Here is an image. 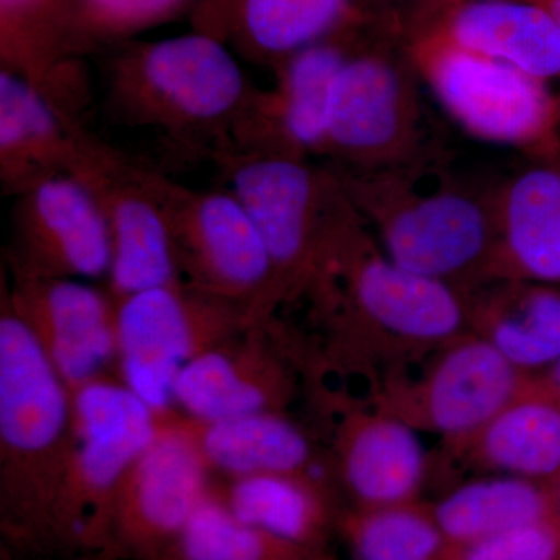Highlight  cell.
<instances>
[{"label": "cell", "instance_id": "cell-26", "mask_svg": "<svg viewBox=\"0 0 560 560\" xmlns=\"http://www.w3.org/2000/svg\"><path fill=\"white\" fill-rule=\"evenodd\" d=\"M183 420L212 475L224 480L268 474L315 475L318 451L287 412H254L209 422L183 416Z\"/></svg>", "mask_w": 560, "mask_h": 560}, {"label": "cell", "instance_id": "cell-28", "mask_svg": "<svg viewBox=\"0 0 560 560\" xmlns=\"http://www.w3.org/2000/svg\"><path fill=\"white\" fill-rule=\"evenodd\" d=\"M430 506L453 547L560 515L556 488L501 474L456 485Z\"/></svg>", "mask_w": 560, "mask_h": 560}, {"label": "cell", "instance_id": "cell-32", "mask_svg": "<svg viewBox=\"0 0 560 560\" xmlns=\"http://www.w3.org/2000/svg\"><path fill=\"white\" fill-rule=\"evenodd\" d=\"M447 560H560V515L451 548Z\"/></svg>", "mask_w": 560, "mask_h": 560}, {"label": "cell", "instance_id": "cell-3", "mask_svg": "<svg viewBox=\"0 0 560 560\" xmlns=\"http://www.w3.org/2000/svg\"><path fill=\"white\" fill-rule=\"evenodd\" d=\"M259 88L231 47L191 31L161 40H131L110 50L105 103L110 117L154 132L175 153L212 162Z\"/></svg>", "mask_w": 560, "mask_h": 560}, {"label": "cell", "instance_id": "cell-20", "mask_svg": "<svg viewBox=\"0 0 560 560\" xmlns=\"http://www.w3.org/2000/svg\"><path fill=\"white\" fill-rule=\"evenodd\" d=\"M500 175L499 279L560 287V154Z\"/></svg>", "mask_w": 560, "mask_h": 560}, {"label": "cell", "instance_id": "cell-23", "mask_svg": "<svg viewBox=\"0 0 560 560\" xmlns=\"http://www.w3.org/2000/svg\"><path fill=\"white\" fill-rule=\"evenodd\" d=\"M486 474L560 482V399L539 375L463 447L448 452Z\"/></svg>", "mask_w": 560, "mask_h": 560}, {"label": "cell", "instance_id": "cell-37", "mask_svg": "<svg viewBox=\"0 0 560 560\" xmlns=\"http://www.w3.org/2000/svg\"><path fill=\"white\" fill-rule=\"evenodd\" d=\"M528 2H536V0H528Z\"/></svg>", "mask_w": 560, "mask_h": 560}, {"label": "cell", "instance_id": "cell-5", "mask_svg": "<svg viewBox=\"0 0 560 560\" xmlns=\"http://www.w3.org/2000/svg\"><path fill=\"white\" fill-rule=\"evenodd\" d=\"M405 36L371 20L335 84L319 160L345 173L399 167L448 149L438 135Z\"/></svg>", "mask_w": 560, "mask_h": 560}, {"label": "cell", "instance_id": "cell-1", "mask_svg": "<svg viewBox=\"0 0 560 560\" xmlns=\"http://www.w3.org/2000/svg\"><path fill=\"white\" fill-rule=\"evenodd\" d=\"M300 301L318 330V345L296 355L302 372L363 378L371 400L390 377L470 331V294L399 267L360 213L324 249Z\"/></svg>", "mask_w": 560, "mask_h": 560}, {"label": "cell", "instance_id": "cell-4", "mask_svg": "<svg viewBox=\"0 0 560 560\" xmlns=\"http://www.w3.org/2000/svg\"><path fill=\"white\" fill-rule=\"evenodd\" d=\"M72 393L24 320L0 301V529L55 551L54 514L72 441Z\"/></svg>", "mask_w": 560, "mask_h": 560}, {"label": "cell", "instance_id": "cell-15", "mask_svg": "<svg viewBox=\"0 0 560 560\" xmlns=\"http://www.w3.org/2000/svg\"><path fill=\"white\" fill-rule=\"evenodd\" d=\"M370 21L305 47L272 70L275 84L257 90L224 153H280L319 160L335 84Z\"/></svg>", "mask_w": 560, "mask_h": 560}, {"label": "cell", "instance_id": "cell-7", "mask_svg": "<svg viewBox=\"0 0 560 560\" xmlns=\"http://www.w3.org/2000/svg\"><path fill=\"white\" fill-rule=\"evenodd\" d=\"M72 441L54 514L57 550L101 555L125 475L149 447L162 415L116 375L72 393Z\"/></svg>", "mask_w": 560, "mask_h": 560}, {"label": "cell", "instance_id": "cell-33", "mask_svg": "<svg viewBox=\"0 0 560 560\" xmlns=\"http://www.w3.org/2000/svg\"><path fill=\"white\" fill-rule=\"evenodd\" d=\"M456 0H357L359 9L372 20L397 28L405 39Z\"/></svg>", "mask_w": 560, "mask_h": 560}, {"label": "cell", "instance_id": "cell-2", "mask_svg": "<svg viewBox=\"0 0 560 560\" xmlns=\"http://www.w3.org/2000/svg\"><path fill=\"white\" fill-rule=\"evenodd\" d=\"M335 172L399 267L467 294L499 279L500 175L459 167L451 149L385 171Z\"/></svg>", "mask_w": 560, "mask_h": 560}, {"label": "cell", "instance_id": "cell-27", "mask_svg": "<svg viewBox=\"0 0 560 560\" xmlns=\"http://www.w3.org/2000/svg\"><path fill=\"white\" fill-rule=\"evenodd\" d=\"M217 493L232 514L311 550L326 551L341 510L316 475L268 474L224 480Z\"/></svg>", "mask_w": 560, "mask_h": 560}, {"label": "cell", "instance_id": "cell-12", "mask_svg": "<svg viewBox=\"0 0 560 560\" xmlns=\"http://www.w3.org/2000/svg\"><path fill=\"white\" fill-rule=\"evenodd\" d=\"M212 471L183 416L160 431L121 481L105 547L95 560H162L213 489Z\"/></svg>", "mask_w": 560, "mask_h": 560}, {"label": "cell", "instance_id": "cell-13", "mask_svg": "<svg viewBox=\"0 0 560 560\" xmlns=\"http://www.w3.org/2000/svg\"><path fill=\"white\" fill-rule=\"evenodd\" d=\"M70 176L91 191L108 224L113 264L106 290L114 300L180 280L150 167L84 130Z\"/></svg>", "mask_w": 560, "mask_h": 560}, {"label": "cell", "instance_id": "cell-30", "mask_svg": "<svg viewBox=\"0 0 560 560\" xmlns=\"http://www.w3.org/2000/svg\"><path fill=\"white\" fill-rule=\"evenodd\" d=\"M162 560H335L241 521L215 485Z\"/></svg>", "mask_w": 560, "mask_h": 560}, {"label": "cell", "instance_id": "cell-35", "mask_svg": "<svg viewBox=\"0 0 560 560\" xmlns=\"http://www.w3.org/2000/svg\"><path fill=\"white\" fill-rule=\"evenodd\" d=\"M536 3L550 11L560 25V0H536Z\"/></svg>", "mask_w": 560, "mask_h": 560}, {"label": "cell", "instance_id": "cell-21", "mask_svg": "<svg viewBox=\"0 0 560 560\" xmlns=\"http://www.w3.org/2000/svg\"><path fill=\"white\" fill-rule=\"evenodd\" d=\"M419 32L436 33L460 49L506 62L545 83L560 79V25L539 3L456 0Z\"/></svg>", "mask_w": 560, "mask_h": 560}, {"label": "cell", "instance_id": "cell-10", "mask_svg": "<svg viewBox=\"0 0 560 560\" xmlns=\"http://www.w3.org/2000/svg\"><path fill=\"white\" fill-rule=\"evenodd\" d=\"M116 301V374L154 411L175 410L173 386L195 359L248 329L242 308L183 280Z\"/></svg>", "mask_w": 560, "mask_h": 560}, {"label": "cell", "instance_id": "cell-25", "mask_svg": "<svg viewBox=\"0 0 560 560\" xmlns=\"http://www.w3.org/2000/svg\"><path fill=\"white\" fill-rule=\"evenodd\" d=\"M470 331L536 377L560 360V287L493 279L470 293Z\"/></svg>", "mask_w": 560, "mask_h": 560}, {"label": "cell", "instance_id": "cell-34", "mask_svg": "<svg viewBox=\"0 0 560 560\" xmlns=\"http://www.w3.org/2000/svg\"><path fill=\"white\" fill-rule=\"evenodd\" d=\"M539 377L541 381L547 383L548 388H550L560 399V360L558 363L552 364L550 370L540 374Z\"/></svg>", "mask_w": 560, "mask_h": 560}, {"label": "cell", "instance_id": "cell-24", "mask_svg": "<svg viewBox=\"0 0 560 560\" xmlns=\"http://www.w3.org/2000/svg\"><path fill=\"white\" fill-rule=\"evenodd\" d=\"M70 128L27 80L0 69V186L14 198L36 184L70 175L81 131Z\"/></svg>", "mask_w": 560, "mask_h": 560}, {"label": "cell", "instance_id": "cell-36", "mask_svg": "<svg viewBox=\"0 0 560 560\" xmlns=\"http://www.w3.org/2000/svg\"><path fill=\"white\" fill-rule=\"evenodd\" d=\"M556 490H558L559 503H560V482L556 486Z\"/></svg>", "mask_w": 560, "mask_h": 560}, {"label": "cell", "instance_id": "cell-8", "mask_svg": "<svg viewBox=\"0 0 560 560\" xmlns=\"http://www.w3.org/2000/svg\"><path fill=\"white\" fill-rule=\"evenodd\" d=\"M405 43L425 86L467 135L526 156L560 154V98L545 81L433 32L415 33Z\"/></svg>", "mask_w": 560, "mask_h": 560}, {"label": "cell", "instance_id": "cell-16", "mask_svg": "<svg viewBox=\"0 0 560 560\" xmlns=\"http://www.w3.org/2000/svg\"><path fill=\"white\" fill-rule=\"evenodd\" d=\"M330 412V466L350 506L382 508L420 500L430 458L420 433L370 400L316 396Z\"/></svg>", "mask_w": 560, "mask_h": 560}, {"label": "cell", "instance_id": "cell-29", "mask_svg": "<svg viewBox=\"0 0 560 560\" xmlns=\"http://www.w3.org/2000/svg\"><path fill=\"white\" fill-rule=\"evenodd\" d=\"M337 533L353 560H447L452 548L422 500L341 510Z\"/></svg>", "mask_w": 560, "mask_h": 560}, {"label": "cell", "instance_id": "cell-31", "mask_svg": "<svg viewBox=\"0 0 560 560\" xmlns=\"http://www.w3.org/2000/svg\"><path fill=\"white\" fill-rule=\"evenodd\" d=\"M197 0H66L60 46L68 60L114 50L194 9Z\"/></svg>", "mask_w": 560, "mask_h": 560}, {"label": "cell", "instance_id": "cell-9", "mask_svg": "<svg viewBox=\"0 0 560 560\" xmlns=\"http://www.w3.org/2000/svg\"><path fill=\"white\" fill-rule=\"evenodd\" d=\"M179 278L245 312L248 326L268 320L272 267L243 202L224 189H194L151 168Z\"/></svg>", "mask_w": 560, "mask_h": 560}, {"label": "cell", "instance_id": "cell-38", "mask_svg": "<svg viewBox=\"0 0 560 560\" xmlns=\"http://www.w3.org/2000/svg\"><path fill=\"white\" fill-rule=\"evenodd\" d=\"M559 98H560V95H559Z\"/></svg>", "mask_w": 560, "mask_h": 560}, {"label": "cell", "instance_id": "cell-6", "mask_svg": "<svg viewBox=\"0 0 560 560\" xmlns=\"http://www.w3.org/2000/svg\"><path fill=\"white\" fill-rule=\"evenodd\" d=\"M212 162L248 210L270 256V320L300 301L324 249L359 210L338 173L313 158L224 153Z\"/></svg>", "mask_w": 560, "mask_h": 560}, {"label": "cell", "instance_id": "cell-17", "mask_svg": "<svg viewBox=\"0 0 560 560\" xmlns=\"http://www.w3.org/2000/svg\"><path fill=\"white\" fill-rule=\"evenodd\" d=\"M300 372L270 319L187 364L173 386V405L205 422L287 412L300 393Z\"/></svg>", "mask_w": 560, "mask_h": 560}, {"label": "cell", "instance_id": "cell-14", "mask_svg": "<svg viewBox=\"0 0 560 560\" xmlns=\"http://www.w3.org/2000/svg\"><path fill=\"white\" fill-rule=\"evenodd\" d=\"M113 243L91 191L57 176L13 198L7 267L10 276L108 279Z\"/></svg>", "mask_w": 560, "mask_h": 560}, {"label": "cell", "instance_id": "cell-18", "mask_svg": "<svg viewBox=\"0 0 560 560\" xmlns=\"http://www.w3.org/2000/svg\"><path fill=\"white\" fill-rule=\"evenodd\" d=\"M2 298L31 329L70 393L116 375V301L84 280L10 276Z\"/></svg>", "mask_w": 560, "mask_h": 560}, {"label": "cell", "instance_id": "cell-11", "mask_svg": "<svg viewBox=\"0 0 560 560\" xmlns=\"http://www.w3.org/2000/svg\"><path fill=\"white\" fill-rule=\"evenodd\" d=\"M530 381L474 331L460 335L390 377L372 404L456 451Z\"/></svg>", "mask_w": 560, "mask_h": 560}, {"label": "cell", "instance_id": "cell-19", "mask_svg": "<svg viewBox=\"0 0 560 560\" xmlns=\"http://www.w3.org/2000/svg\"><path fill=\"white\" fill-rule=\"evenodd\" d=\"M366 20L357 0H197L191 9L195 32L271 70Z\"/></svg>", "mask_w": 560, "mask_h": 560}, {"label": "cell", "instance_id": "cell-22", "mask_svg": "<svg viewBox=\"0 0 560 560\" xmlns=\"http://www.w3.org/2000/svg\"><path fill=\"white\" fill-rule=\"evenodd\" d=\"M66 0H0V61L49 102L68 124L86 120L92 102L80 60L60 46Z\"/></svg>", "mask_w": 560, "mask_h": 560}]
</instances>
